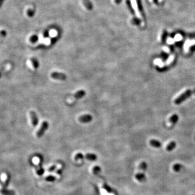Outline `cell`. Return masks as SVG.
<instances>
[{
  "label": "cell",
  "instance_id": "cell-19",
  "mask_svg": "<svg viewBox=\"0 0 195 195\" xmlns=\"http://www.w3.org/2000/svg\"><path fill=\"white\" fill-rule=\"evenodd\" d=\"M93 173L97 175V174L99 173L101 171V168L99 167H98V166H95V167H93Z\"/></svg>",
  "mask_w": 195,
  "mask_h": 195
},
{
  "label": "cell",
  "instance_id": "cell-16",
  "mask_svg": "<svg viewBox=\"0 0 195 195\" xmlns=\"http://www.w3.org/2000/svg\"><path fill=\"white\" fill-rule=\"evenodd\" d=\"M139 168L140 170L145 171L147 168V164L145 162H142L140 164V165H139Z\"/></svg>",
  "mask_w": 195,
  "mask_h": 195
},
{
  "label": "cell",
  "instance_id": "cell-2",
  "mask_svg": "<svg viewBox=\"0 0 195 195\" xmlns=\"http://www.w3.org/2000/svg\"><path fill=\"white\" fill-rule=\"evenodd\" d=\"M49 126V124L47 121H43L40 127V129L39 130L37 131V132H36V136L38 138H40L43 135V134L45 133V131L48 128Z\"/></svg>",
  "mask_w": 195,
  "mask_h": 195
},
{
  "label": "cell",
  "instance_id": "cell-14",
  "mask_svg": "<svg viewBox=\"0 0 195 195\" xmlns=\"http://www.w3.org/2000/svg\"><path fill=\"white\" fill-rule=\"evenodd\" d=\"M178 120V116L177 114H173L170 117L169 119V123L172 124H174L176 123Z\"/></svg>",
  "mask_w": 195,
  "mask_h": 195
},
{
  "label": "cell",
  "instance_id": "cell-12",
  "mask_svg": "<svg viewBox=\"0 0 195 195\" xmlns=\"http://www.w3.org/2000/svg\"><path fill=\"white\" fill-rule=\"evenodd\" d=\"M30 61L31 63L32 66H33V67H34L35 69H37V68L39 67V63L38 61L37 60V59H36V58H35V57H31V58H30Z\"/></svg>",
  "mask_w": 195,
  "mask_h": 195
},
{
  "label": "cell",
  "instance_id": "cell-9",
  "mask_svg": "<svg viewBox=\"0 0 195 195\" xmlns=\"http://www.w3.org/2000/svg\"><path fill=\"white\" fill-rule=\"evenodd\" d=\"M135 177L138 181L141 182H144L146 180V176H145V174L144 173H137L136 174Z\"/></svg>",
  "mask_w": 195,
  "mask_h": 195
},
{
  "label": "cell",
  "instance_id": "cell-15",
  "mask_svg": "<svg viewBox=\"0 0 195 195\" xmlns=\"http://www.w3.org/2000/svg\"><path fill=\"white\" fill-rule=\"evenodd\" d=\"M173 170L175 172H179L182 168V165L179 163L174 164L173 165Z\"/></svg>",
  "mask_w": 195,
  "mask_h": 195
},
{
  "label": "cell",
  "instance_id": "cell-17",
  "mask_svg": "<svg viewBox=\"0 0 195 195\" xmlns=\"http://www.w3.org/2000/svg\"><path fill=\"white\" fill-rule=\"evenodd\" d=\"M9 65H3L1 67H0V78L2 76V75L3 74V73L6 69H7L8 68H9Z\"/></svg>",
  "mask_w": 195,
  "mask_h": 195
},
{
  "label": "cell",
  "instance_id": "cell-7",
  "mask_svg": "<svg viewBox=\"0 0 195 195\" xmlns=\"http://www.w3.org/2000/svg\"><path fill=\"white\" fill-rule=\"evenodd\" d=\"M85 95H86L85 91H84V90H80V91H78L75 93L73 95V97L75 99H79L83 98Z\"/></svg>",
  "mask_w": 195,
  "mask_h": 195
},
{
  "label": "cell",
  "instance_id": "cell-10",
  "mask_svg": "<svg viewBox=\"0 0 195 195\" xmlns=\"http://www.w3.org/2000/svg\"><path fill=\"white\" fill-rule=\"evenodd\" d=\"M84 156H85V158L87 160L91 161H95L97 159V155L93 153H87Z\"/></svg>",
  "mask_w": 195,
  "mask_h": 195
},
{
  "label": "cell",
  "instance_id": "cell-23",
  "mask_svg": "<svg viewBox=\"0 0 195 195\" xmlns=\"http://www.w3.org/2000/svg\"><path fill=\"white\" fill-rule=\"evenodd\" d=\"M0 35H1L2 36H4L5 35V32L4 31H2L0 32Z\"/></svg>",
  "mask_w": 195,
  "mask_h": 195
},
{
  "label": "cell",
  "instance_id": "cell-24",
  "mask_svg": "<svg viewBox=\"0 0 195 195\" xmlns=\"http://www.w3.org/2000/svg\"><path fill=\"white\" fill-rule=\"evenodd\" d=\"M4 1V0H0V7L1 6V5H2V3Z\"/></svg>",
  "mask_w": 195,
  "mask_h": 195
},
{
  "label": "cell",
  "instance_id": "cell-25",
  "mask_svg": "<svg viewBox=\"0 0 195 195\" xmlns=\"http://www.w3.org/2000/svg\"><path fill=\"white\" fill-rule=\"evenodd\" d=\"M193 93H194L195 94V89H194L193 90Z\"/></svg>",
  "mask_w": 195,
  "mask_h": 195
},
{
  "label": "cell",
  "instance_id": "cell-20",
  "mask_svg": "<svg viewBox=\"0 0 195 195\" xmlns=\"http://www.w3.org/2000/svg\"><path fill=\"white\" fill-rule=\"evenodd\" d=\"M103 188L107 192H108L109 193H111L112 190L111 188L109 185H107L106 184H104L103 185Z\"/></svg>",
  "mask_w": 195,
  "mask_h": 195
},
{
  "label": "cell",
  "instance_id": "cell-8",
  "mask_svg": "<svg viewBox=\"0 0 195 195\" xmlns=\"http://www.w3.org/2000/svg\"><path fill=\"white\" fill-rule=\"evenodd\" d=\"M0 193L2 195H15V193L13 190H8L6 189H2L0 190Z\"/></svg>",
  "mask_w": 195,
  "mask_h": 195
},
{
  "label": "cell",
  "instance_id": "cell-5",
  "mask_svg": "<svg viewBox=\"0 0 195 195\" xmlns=\"http://www.w3.org/2000/svg\"><path fill=\"white\" fill-rule=\"evenodd\" d=\"M92 119V116L90 114H85L80 116L79 118V120L81 123H87L91 122Z\"/></svg>",
  "mask_w": 195,
  "mask_h": 195
},
{
  "label": "cell",
  "instance_id": "cell-21",
  "mask_svg": "<svg viewBox=\"0 0 195 195\" xmlns=\"http://www.w3.org/2000/svg\"><path fill=\"white\" fill-rule=\"evenodd\" d=\"M45 179L48 182H54V180L56 179V178L53 176H48L46 177Z\"/></svg>",
  "mask_w": 195,
  "mask_h": 195
},
{
  "label": "cell",
  "instance_id": "cell-3",
  "mask_svg": "<svg viewBox=\"0 0 195 195\" xmlns=\"http://www.w3.org/2000/svg\"><path fill=\"white\" fill-rule=\"evenodd\" d=\"M131 5H132V7L134 11H135V14L136 15L137 17V18L139 19V20H140L141 21V22L143 23V20H142V17L141 16V14L140 13V11H139V10L138 9V4H137V2L136 0H131Z\"/></svg>",
  "mask_w": 195,
  "mask_h": 195
},
{
  "label": "cell",
  "instance_id": "cell-4",
  "mask_svg": "<svg viewBox=\"0 0 195 195\" xmlns=\"http://www.w3.org/2000/svg\"><path fill=\"white\" fill-rule=\"evenodd\" d=\"M51 77L52 78L54 79L61 81H65L67 79V76L65 74L57 72L52 73L51 74Z\"/></svg>",
  "mask_w": 195,
  "mask_h": 195
},
{
  "label": "cell",
  "instance_id": "cell-22",
  "mask_svg": "<svg viewBox=\"0 0 195 195\" xmlns=\"http://www.w3.org/2000/svg\"><path fill=\"white\" fill-rule=\"evenodd\" d=\"M56 165H53L52 166V167L49 168L48 169V171L49 172H52L55 170V169H56Z\"/></svg>",
  "mask_w": 195,
  "mask_h": 195
},
{
  "label": "cell",
  "instance_id": "cell-18",
  "mask_svg": "<svg viewBox=\"0 0 195 195\" xmlns=\"http://www.w3.org/2000/svg\"><path fill=\"white\" fill-rule=\"evenodd\" d=\"M84 158H85V156H84V155H83L82 153H78L75 155L74 159L75 160H76V161H78V160L80 159H83Z\"/></svg>",
  "mask_w": 195,
  "mask_h": 195
},
{
  "label": "cell",
  "instance_id": "cell-11",
  "mask_svg": "<svg viewBox=\"0 0 195 195\" xmlns=\"http://www.w3.org/2000/svg\"><path fill=\"white\" fill-rule=\"evenodd\" d=\"M150 144L152 146L157 148H159L162 146V144L161 142L158 140H155V139H152V140H151L150 141Z\"/></svg>",
  "mask_w": 195,
  "mask_h": 195
},
{
  "label": "cell",
  "instance_id": "cell-13",
  "mask_svg": "<svg viewBox=\"0 0 195 195\" xmlns=\"http://www.w3.org/2000/svg\"><path fill=\"white\" fill-rule=\"evenodd\" d=\"M176 146V143L175 141H172L168 144L167 146V151H171L173 150Z\"/></svg>",
  "mask_w": 195,
  "mask_h": 195
},
{
  "label": "cell",
  "instance_id": "cell-6",
  "mask_svg": "<svg viewBox=\"0 0 195 195\" xmlns=\"http://www.w3.org/2000/svg\"><path fill=\"white\" fill-rule=\"evenodd\" d=\"M29 114L32 125H33V126H36L37 124H38V118H37V116L36 113L34 111H30Z\"/></svg>",
  "mask_w": 195,
  "mask_h": 195
},
{
  "label": "cell",
  "instance_id": "cell-1",
  "mask_svg": "<svg viewBox=\"0 0 195 195\" xmlns=\"http://www.w3.org/2000/svg\"><path fill=\"white\" fill-rule=\"evenodd\" d=\"M193 93H194L193 90H187V91H185L184 93H183L182 94H180L178 98L176 99L174 101V104L176 105H179L181 104L183 102H184L185 100H187L189 97H190L191 94Z\"/></svg>",
  "mask_w": 195,
  "mask_h": 195
}]
</instances>
